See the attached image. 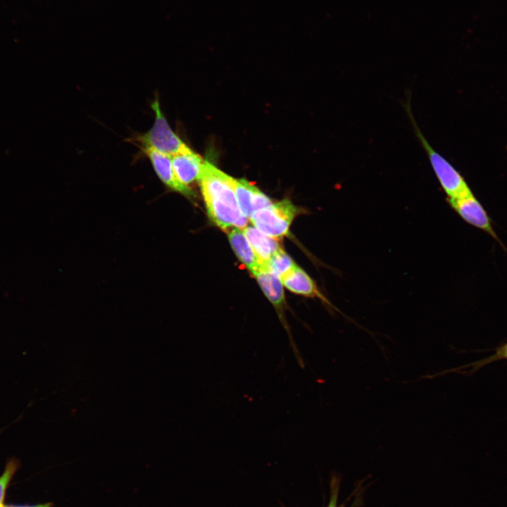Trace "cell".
<instances>
[{"label":"cell","instance_id":"obj_1","mask_svg":"<svg viewBox=\"0 0 507 507\" xmlns=\"http://www.w3.org/2000/svg\"><path fill=\"white\" fill-rule=\"evenodd\" d=\"M198 180L208 216L217 226L229 231L247 225L248 218L237 200L233 177L204 161Z\"/></svg>","mask_w":507,"mask_h":507},{"label":"cell","instance_id":"obj_2","mask_svg":"<svg viewBox=\"0 0 507 507\" xmlns=\"http://www.w3.org/2000/svg\"><path fill=\"white\" fill-rule=\"evenodd\" d=\"M406 109L415 134L427 154L430 165L447 196V199H458L472 194V192L463 177L444 157L432 148L425 137L413 116L409 102Z\"/></svg>","mask_w":507,"mask_h":507},{"label":"cell","instance_id":"obj_3","mask_svg":"<svg viewBox=\"0 0 507 507\" xmlns=\"http://www.w3.org/2000/svg\"><path fill=\"white\" fill-rule=\"evenodd\" d=\"M151 108L155 114L154 123L148 132L136 139L142 150L152 149L170 156L190 151L192 149L170 127L161 109L158 97L152 103Z\"/></svg>","mask_w":507,"mask_h":507},{"label":"cell","instance_id":"obj_4","mask_svg":"<svg viewBox=\"0 0 507 507\" xmlns=\"http://www.w3.org/2000/svg\"><path fill=\"white\" fill-rule=\"evenodd\" d=\"M299 211L289 200L284 199L255 211L249 219L256 228L275 239L287 234Z\"/></svg>","mask_w":507,"mask_h":507},{"label":"cell","instance_id":"obj_5","mask_svg":"<svg viewBox=\"0 0 507 507\" xmlns=\"http://www.w3.org/2000/svg\"><path fill=\"white\" fill-rule=\"evenodd\" d=\"M447 201L464 221L487 232L507 252L493 228L488 213L473 193L458 199H447Z\"/></svg>","mask_w":507,"mask_h":507},{"label":"cell","instance_id":"obj_6","mask_svg":"<svg viewBox=\"0 0 507 507\" xmlns=\"http://www.w3.org/2000/svg\"><path fill=\"white\" fill-rule=\"evenodd\" d=\"M233 185L240 210L247 218L255 211L273 204L258 187L245 180L234 179Z\"/></svg>","mask_w":507,"mask_h":507},{"label":"cell","instance_id":"obj_7","mask_svg":"<svg viewBox=\"0 0 507 507\" xmlns=\"http://www.w3.org/2000/svg\"><path fill=\"white\" fill-rule=\"evenodd\" d=\"M150 160L159 179L169 188L186 196H191V189L177 179L172 163V156L152 149L143 150Z\"/></svg>","mask_w":507,"mask_h":507},{"label":"cell","instance_id":"obj_8","mask_svg":"<svg viewBox=\"0 0 507 507\" xmlns=\"http://www.w3.org/2000/svg\"><path fill=\"white\" fill-rule=\"evenodd\" d=\"M281 281L283 286L289 291L305 296L318 298L328 306L334 308L320 291L315 281L297 265L289 273L282 277Z\"/></svg>","mask_w":507,"mask_h":507},{"label":"cell","instance_id":"obj_9","mask_svg":"<svg viewBox=\"0 0 507 507\" xmlns=\"http://www.w3.org/2000/svg\"><path fill=\"white\" fill-rule=\"evenodd\" d=\"M204 161L202 158L192 150L173 156V167L178 181L189 187L192 182L198 180Z\"/></svg>","mask_w":507,"mask_h":507},{"label":"cell","instance_id":"obj_10","mask_svg":"<svg viewBox=\"0 0 507 507\" xmlns=\"http://www.w3.org/2000/svg\"><path fill=\"white\" fill-rule=\"evenodd\" d=\"M242 231L262 264H265L281 249L275 238L265 234L254 225H246Z\"/></svg>","mask_w":507,"mask_h":507},{"label":"cell","instance_id":"obj_11","mask_svg":"<svg viewBox=\"0 0 507 507\" xmlns=\"http://www.w3.org/2000/svg\"><path fill=\"white\" fill-rule=\"evenodd\" d=\"M228 239L237 258L251 272H254L263 265L260 262L242 229L234 227L229 230Z\"/></svg>","mask_w":507,"mask_h":507},{"label":"cell","instance_id":"obj_12","mask_svg":"<svg viewBox=\"0 0 507 507\" xmlns=\"http://www.w3.org/2000/svg\"><path fill=\"white\" fill-rule=\"evenodd\" d=\"M280 280L296 267V264L282 249L275 253L265 263Z\"/></svg>","mask_w":507,"mask_h":507},{"label":"cell","instance_id":"obj_13","mask_svg":"<svg viewBox=\"0 0 507 507\" xmlns=\"http://www.w3.org/2000/svg\"><path fill=\"white\" fill-rule=\"evenodd\" d=\"M17 469L16 463L9 462L3 474L0 476V507H4V500L7 487Z\"/></svg>","mask_w":507,"mask_h":507},{"label":"cell","instance_id":"obj_14","mask_svg":"<svg viewBox=\"0 0 507 507\" xmlns=\"http://www.w3.org/2000/svg\"><path fill=\"white\" fill-rule=\"evenodd\" d=\"M501 359H507V343L498 349L496 353L492 356L477 363L476 367L478 368L479 366H482L487 363Z\"/></svg>","mask_w":507,"mask_h":507},{"label":"cell","instance_id":"obj_15","mask_svg":"<svg viewBox=\"0 0 507 507\" xmlns=\"http://www.w3.org/2000/svg\"><path fill=\"white\" fill-rule=\"evenodd\" d=\"M4 507H54V504L51 502H49L46 503H41L32 506L4 505Z\"/></svg>","mask_w":507,"mask_h":507}]
</instances>
